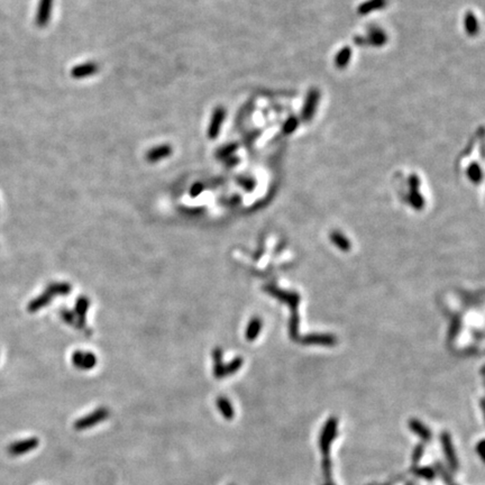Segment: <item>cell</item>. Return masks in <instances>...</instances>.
Masks as SVG:
<instances>
[{
	"label": "cell",
	"mask_w": 485,
	"mask_h": 485,
	"mask_svg": "<svg viewBox=\"0 0 485 485\" xmlns=\"http://www.w3.org/2000/svg\"><path fill=\"white\" fill-rule=\"evenodd\" d=\"M406 485H416V484H414V482H408V483H406Z\"/></svg>",
	"instance_id": "cell-23"
},
{
	"label": "cell",
	"mask_w": 485,
	"mask_h": 485,
	"mask_svg": "<svg viewBox=\"0 0 485 485\" xmlns=\"http://www.w3.org/2000/svg\"><path fill=\"white\" fill-rule=\"evenodd\" d=\"M218 410L220 411L222 416L227 420H232L235 417V410L232 408V402L225 396H219L217 399Z\"/></svg>",
	"instance_id": "cell-11"
},
{
	"label": "cell",
	"mask_w": 485,
	"mask_h": 485,
	"mask_svg": "<svg viewBox=\"0 0 485 485\" xmlns=\"http://www.w3.org/2000/svg\"><path fill=\"white\" fill-rule=\"evenodd\" d=\"M424 452V444H418V445L414 447L412 456H411V460H412L414 465H417L419 463L420 460L422 458Z\"/></svg>",
	"instance_id": "cell-18"
},
{
	"label": "cell",
	"mask_w": 485,
	"mask_h": 485,
	"mask_svg": "<svg viewBox=\"0 0 485 485\" xmlns=\"http://www.w3.org/2000/svg\"><path fill=\"white\" fill-rule=\"evenodd\" d=\"M236 150V145H228L226 146V148H222L218 150V153H217V158H226L230 155V153L234 152V150Z\"/></svg>",
	"instance_id": "cell-19"
},
{
	"label": "cell",
	"mask_w": 485,
	"mask_h": 485,
	"mask_svg": "<svg viewBox=\"0 0 485 485\" xmlns=\"http://www.w3.org/2000/svg\"><path fill=\"white\" fill-rule=\"evenodd\" d=\"M337 426L338 420L335 417H332L327 420L326 424L322 428V432L319 437V448L322 454L324 457H328L329 452H330V446L336 438L337 434Z\"/></svg>",
	"instance_id": "cell-1"
},
{
	"label": "cell",
	"mask_w": 485,
	"mask_h": 485,
	"mask_svg": "<svg viewBox=\"0 0 485 485\" xmlns=\"http://www.w3.org/2000/svg\"><path fill=\"white\" fill-rule=\"evenodd\" d=\"M440 440H442L444 452H445L446 460L448 462V465H450V468L452 470L456 472V470H458V468H460V463H458V460H457L456 452L454 450V446H452L450 434H448L447 432H444L442 434V436H440Z\"/></svg>",
	"instance_id": "cell-4"
},
{
	"label": "cell",
	"mask_w": 485,
	"mask_h": 485,
	"mask_svg": "<svg viewBox=\"0 0 485 485\" xmlns=\"http://www.w3.org/2000/svg\"><path fill=\"white\" fill-rule=\"evenodd\" d=\"M434 472H438L439 474H440V476L444 480V482H445L446 484H452V475L450 474V472H448V470H446L445 466H444L442 463H439V462H436L434 463Z\"/></svg>",
	"instance_id": "cell-16"
},
{
	"label": "cell",
	"mask_w": 485,
	"mask_h": 485,
	"mask_svg": "<svg viewBox=\"0 0 485 485\" xmlns=\"http://www.w3.org/2000/svg\"><path fill=\"white\" fill-rule=\"evenodd\" d=\"M171 154H172L171 146L164 144V145L156 146V148H150L148 152V154H146V160H148L150 163H156L158 161H161V160H164L168 156H170Z\"/></svg>",
	"instance_id": "cell-8"
},
{
	"label": "cell",
	"mask_w": 485,
	"mask_h": 485,
	"mask_svg": "<svg viewBox=\"0 0 485 485\" xmlns=\"http://www.w3.org/2000/svg\"><path fill=\"white\" fill-rule=\"evenodd\" d=\"M98 72V66L94 62H86L79 64L71 70V76L74 79H84L96 74Z\"/></svg>",
	"instance_id": "cell-7"
},
{
	"label": "cell",
	"mask_w": 485,
	"mask_h": 485,
	"mask_svg": "<svg viewBox=\"0 0 485 485\" xmlns=\"http://www.w3.org/2000/svg\"><path fill=\"white\" fill-rule=\"evenodd\" d=\"M322 474H324V485H335L332 481V460H329V457H324L322 460Z\"/></svg>",
	"instance_id": "cell-14"
},
{
	"label": "cell",
	"mask_w": 485,
	"mask_h": 485,
	"mask_svg": "<svg viewBox=\"0 0 485 485\" xmlns=\"http://www.w3.org/2000/svg\"><path fill=\"white\" fill-rule=\"evenodd\" d=\"M108 417H109V410L106 408H99L97 410L92 411L91 414L84 416V417L78 419L74 422V429L81 432V430L92 428L98 424L102 422L104 420H106Z\"/></svg>",
	"instance_id": "cell-2"
},
{
	"label": "cell",
	"mask_w": 485,
	"mask_h": 485,
	"mask_svg": "<svg viewBox=\"0 0 485 485\" xmlns=\"http://www.w3.org/2000/svg\"><path fill=\"white\" fill-rule=\"evenodd\" d=\"M72 363L79 370H88L97 364V358L89 352H76L72 356Z\"/></svg>",
	"instance_id": "cell-5"
},
{
	"label": "cell",
	"mask_w": 485,
	"mask_h": 485,
	"mask_svg": "<svg viewBox=\"0 0 485 485\" xmlns=\"http://www.w3.org/2000/svg\"><path fill=\"white\" fill-rule=\"evenodd\" d=\"M38 445H40V439L32 437V438L22 439V440L10 444V445L7 447V452L8 454L12 456H20V455L27 454V452H33L38 447Z\"/></svg>",
	"instance_id": "cell-3"
},
{
	"label": "cell",
	"mask_w": 485,
	"mask_h": 485,
	"mask_svg": "<svg viewBox=\"0 0 485 485\" xmlns=\"http://www.w3.org/2000/svg\"><path fill=\"white\" fill-rule=\"evenodd\" d=\"M470 171H472V172H470V176L473 181H478L480 179H481V172H480L478 166H476V168L474 166Z\"/></svg>",
	"instance_id": "cell-21"
},
{
	"label": "cell",
	"mask_w": 485,
	"mask_h": 485,
	"mask_svg": "<svg viewBox=\"0 0 485 485\" xmlns=\"http://www.w3.org/2000/svg\"><path fill=\"white\" fill-rule=\"evenodd\" d=\"M484 445V440H481L478 444V446H476V452H478V456L481 457V458L483 460V454H482V447Z\"/></svg>",
	"instance_id": "cell-22"
},
{
	"label": "cell",
	"mask_w": 485,
	"mask_h": 485,
	"mask_svg": "<svg viewBox=\"0 0 485 485\" xmlns=\"http://www.w3.org/2000/svg\"><path fill=\"white\" fill-rule=\"evenodd\" d=\"M409 428L412 432H414L417 436L422 439L424 442H430L432 438V434L430 432L428 427L420 422L418 419H410L409 420Z\"/></svg>",
	"instance_id": "cell-9"
},
{
	"label": "cell",
	"mask_w": 485,
	"mask_h": 485,
	"mask_svg": "<svg viewBox=\"0 0 485 485\" xmlns=\"http://www.w3.org/2000/svg\"><path fill=\"white\" fill-rule=\"evenodd\" d=\"M204 191V186L202 184H200V183H196V184L191 188V191H190V194L192 196H198L200 194L201 192Z\"/></svg>",
	"instance_id": "cell-20"
},
{
	"label": "cell",
	"mask_w": 485,
	"mask_h": 485,
	"mask_svg": "<svg viewBox=\"0 0 485 485\" xmlns=\"http://www.w3.org/2000/svg\"><path fill=\"white\" fill-rule=\"evenodd\" d=\"M226 112L222 107H217L214 109L212 116V120H210L209 128H208V136L210 140L217 138L219 135V132H220V128L222 125V122L225 120Z\"/></svg>",
	"instance_id": "cell-6"
},
{
	"label": "cell",
	"mask_w": 485,
	"mask_h": 485,
	"mask_svg": "<svg viewBox=\"0 0 485 485\" xmlns=\"http://www.w3.org/2000/svg\"><path fill=\"white\" fill-rule=\"evenodd\" d=\"M412 473L416 476L427 480V481H434L437 476V473L434 472V468L432 466H424V468H412Z\"/></svg>",
	"instance_id": "cell-13"
},
{
	"label": "cell",
	"mask_w": 485,
	"mask_h": 485,
	"mask_svg": "<svg viewBox=\"0 0 485 485\" xmlns=\"http://www.w3.org/2000/svg\"><path fill=\"white\" fill-rule=\"evenodd\" d=\"M330 238L334 242V244L340 247V250H350V242L347 240L346 237L344 235H342L340 232H332Z\"/></svg>",
	"instance_id": "cell-15"
},
{
	"label": "cell",
	"mask_w": 485,
	"mask_h": 485,
	"mask_svg": "<svg viewBox=\"0 0 485 485\" xmlns=\"http://www.w3.org/2000/svg\"><path fill=\"white\" fill-rule=\"evenodd\" d=\"M262 329V320L260 318L255 317L250 322L248 326L246 329V338L248 340H254L256 337L258 336L260 330Z\"/></svg>",
	"instance_id": "cell-12"
},
{
	"label": "cell",
	"mask_w": 485,
	"mask_h": 485,
	"mask_svg": "<svg viewBox=\"0 0 485 485\" xmlns=\"http://www.w3.org/2000/svg\"><path fill=\"white\" fill-rule=\"evenodd\" d=\"M232 485H234V484H232Z\"/></svg>",
	"instance_id": "cell-24"
},
{
	"label": "cell",
	"mask_w": 485,
	"mask_h": 485,
	"mask_svg": "<svg viewBox=\"0 0 485 485\" xmlns=\"http://www.w3.org/2000/svg\"><path fill=\"white\" fill-rule=\"evenodd\" d=\"M309 338H311V342H314V344H322V345H332V340H334V337L332 336H329V335H317V336H310Z\"/></svg>",
	"instance_id": "cell-17"
},
{
	"label": "cell",
	"mask_w": 485,
	"mask_h": 485,
	"mask_svg": "<svg viewBox=\"0 0 485 485\" xmlns=\"http://www.w3.org/2000/svg\"><path fill=\"white\" fill-rule=\"evenodd\" d=\"M52 4L53 0H40L38 18H36V22L40 26H45L48 22L50 17H51Z\"/></svg>",
	"instance_id": "cell-10"
}]
</instances>
